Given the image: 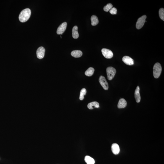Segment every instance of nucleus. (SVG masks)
I'll list each match as a JSON object with an SVG mask.
<instances>
[{
	"mask_svg": "<svg viewBox=\"0 0 164 164\" xmlns=\"http://www.w3.org/2000/svg\"><path fill=\"white\" fill-rule=\"evenodd\" d=\"M31 11L29 8L24 9L20 12L19 15V18L20 21L24 22L27 21L31 16Z\"/></svg>",
	"mask_w": 164,
	"mask_h": 164,
	"instance_id": "f257e3e1",
	"label": "nucleus"
},
{
	"mask_svg": "<svg viewBox=\"0 0 164 164\" xmlns=\"http://www.w3.org/2000/svg\"><path fill=\"white\" fill-rule=\"evenodd\" d=\"M162 72V67L160 63H157L153 67L154 76L156 78H158L160 76Z\"/></svg>",
	"mask_w": 164,
	"mask_h": 164,
	"instance_id": "f03ea898",
	"label": "nucleus"
},
{
	"mask_svg": "<svg viewBox=\"0 0 164 164\" xmlns=\"http://www.w3.org/2000/svg\"><path fill=\"white\" fill-rule=\"evenodd\" d=\"M116 72V70L114 67H108L107 69V72L108 79L112 80L114 77Z\"/></svg>",
	"mask_w": 164,
	"mask_h": 164,
	"instance_id": "7ed1b4c3",
	"label": "nucleus"
},
{
	"mask_svg": "<svg viewBox=\"0 0 164 164\" xmlns=\"http://www.w3.org/2000/svg\"><path fill=\"white\" fill-rule=\"evenodd\" d=\"M147 18L146 15H143L138 19L136 25V27L138 29L142 28L145 22L146 19Z\"/></svg>",
	"mask_w": 164,
	"mask_h": 164,
	"instance_id": "20e7f679",
	"label": "nucleus"
},
{
	"mask_svg": "<svg viewBox=\"0 0 164 164\" xmlns=\"http://www.w3.org/2000/svg\"><path fill=\"white\" fill-rule=\"evenodd\" d=\"M102 52L104 57L107 59H110L113 57V53L110 50L103 49L102 50Z\"/></svg>",
	"mask_w": 164,
	"mask_h": 164,
	"instance_id": "39448f33",
	"label": "nucleus"
},
{
	"mask_svg": "<svg viewBox=\"0 0 164 164\" xmlns=\"http://www.w3.org/2000/svg\"><path fill=\"white\" fill-rule=\"evenodd\" d=\"M99 83L103 88L105 90H108L109 88L108 84L104 77L101 76L99 79Z\"/></svg>",
	"mask_w": 164,
	"mask_h": 164,
	"instance_id": "423d86ee",
	"label": "nucleus"
},
{
	"mask_svg": "<svg viewBox=\"0 0 164 164\" xmlns=\"http://www.w3.org/2000/svg\"><path fill=\"white\" fill-rule=\"evenodd\" d=\"M45 51V50L42 46H41L38 48L37 51V55L38 58L42 59L44 58Z\"/></svg>",
	"mask_w": 164,
	"mask_h": 164,
	"instance_id": "0eeeda50",
	"label": "nucleus"
},
{
	"mask_svg": "<svg viewBox=\"0 0 164 164\" xmlns=\"http://www.w3.org/2000/svg\"><path fill=\"white\" fill-rule=\"evenodd\" d=\"M67 26V23L65 22H63L58 27L57 33L58 34H62L65 31Z\"/></svg>",
	"mask_w": 164,
	"mask_h": 164,
	"instance_id": "6e6552de",
	"label": "nucleus"
},
{
	"mask_svg": "<svg viewBox=\"0 0 164 164\" xmlns=\"http://www.w3.org/2000/svg\"><path fill=\"white\" fill-rule=\"evenodd\" d=\"M123 61L127 65H132L134 64V60L129 56H124L123 58Z\"/></svg>",
	"mask_w": 164,
	"mask_h": 164,
	"instance_id": "1a4fd4ad",
	"label": "nucleus"
},
{
	"mask_svg": "<svg viewBox=\"0 0 164 164\" xmlns=\"http://www.w3.org/2000/svg\"><path fill=\"white\" fill-rule=\"evenodd\" d=\"M111 148L112 153L115 155H117L119 153L120 148L118 144H116V143H114L112 144Z\"/></svg>",
	"mask_w": 164,
	"mask_h": 164,
	"instance_id": "9d476101",
	"label": "nucleus"
},
{
	"mask_svg": "<svg viewBox=\"0 0 164 164\" xmlns=\"http://www.w3.org/2000/svg\"><path fill=\"white\" fill-rule=\"evenodd\" d=\"M139 86H137L135 91L134 96L136 102L139 103L140 102L141 97L139 93Z\"/></svg>",
	"mask_w": 164,
	"mask_h": 164,
	"instance_id": "9b49d317",
	"label": "nucleus"
},
{
	"mask_svg": "<svg viewBox=\"0 0 164 164\" xmlns=\"http://www.w3.org/2000/svg\"><path fill=\"white\" fill-rule=\"evenodd\" d=\"M127 106V102L124 99H120L118 102V107L119 109L124 108Z\"/></svg>",
	"mask_w": 164,
	"mask_h": 164,
	"instance_id": "f8f14e48",
	"label": "nucleus"
},
{
	"mask_svg": "<svg viewBox=\"0 0 164 164\" xmlns=\"http://www.w3.org/2000/svg\"><path fill=\"white\" fill-rule=\"evenodd\" d=\"M87 107L89 109H92L94 108H99V104L97 102H93L88 104Z\"/></svg>",
	"mask_w": 164,
	"mask_h": 164,
	"instance_id": "ddd939ff",
	"label": "nucleus"
},
{
	"mask_svg": "<svg viewBox=\"0 0 164 164\" xmlns=\"http://www.w3.org/2000/svg\"><path fill=\"white\" fill-rule=\"evenodd\" d=\"M71 54L72 56L75 58L81 57L83 55V52L81 51L75 50L72 51Z\"/></svg>",
	"mask_w": 164,
	"mask_h": 164,
	"instance_id": "4468645a",
	"label": "nucleus"
},
{
	"mask_svg": "<svg viewBox=\"0 0 164 164\" xmlns=\"http://www.w3.org/2000/svg\"><path fill=\"white\" fill-rule=\"evenodd\" d=\"M78 27L76 26L74 27L72 30V35L74 38L77 39L78 38L79 34L78 31Z\"/></svg>",
	"mask_w": 164,
	"mask_h": 164,
	"instance_id": "2eb2a0df",
	"label": "nucleus"
},
{
	"mask_svg": "<svg viewBox=\"0 0 164 164\" xmlns=\"http://www.w3.org/2000/svg\"><path fill=\"white\" fill-rule=\"evenodd\" d=\"M91 25L93 26H95L99 23L98 19L96 16L93 15L91 17Z\"/></svg>",
	"mask_w": 164,
	"mask_h": 164,
	"instance_id": "dca6fc26",
	"label": "nucleus"
},
{
	"mask_svg": "<svg viewBox=\"0 0 164 164\" xmlns=\"http://www.w3.org/2000/svg\"><path fill=\"white\" fill-rule=\"evenodd\" d=\"M85 160L87 164H94L95 163L94 159L89 156H86L85 157Z\"/></svg>",
	"mask_w": 164,
	"mask_h": 164,
	"instance_id": "f3484780",
	"label": "nucleus"
},
{
	"mask_svg": "<svg viewBox=\"0 0 164 164\" xmlns=\"http://www.w3.org/2000/svg\"><path fill=\"white\" fill-rule=\"evenodd\" d=\"M94 69L93 67H90L85 72V74L87 76L90 77L92 76L94 73Z\"/></svg>",
	"mask_w": 164,
	"mask_h": 164,
	"instance_id": "a211bd4d",
	"label": "nucleus"
},
{
	"mask_svg": "<svg viewBox=\"0 0 164 164\" xmlns=\"http://www.w3.org/2000/svg\"><path fill=\"white\" fill-rule=\"evenodd\" d=\"M86 90L85 88H83L81 90L80 93L79 99L81 100H83L84 99V96L86 94Z\"/></svg>",
	"mask_w": 164,
	"mask_h": 164,
	"instance_id": "6ab92c4d",
	"label": "nucleus"
},
{
	"mask_svg": "<svg viewBox=\"0 0 164 164\" xmlns=\"http://www.w3.org/2000/svg\"><path fill=\"white\" fill-rule=\"evenodd\" d=\"M159 16L162 20H164V9L163 8H161L159 9Z\"/></svg>",
	"mask_w": 164,
	"mask_h": 164,
	"instance_id": "aec40b11",
	"label": "nucleus"
},
{
	"mask_svg": "<svg viewBox=\"0 0 164 164\" xmlns=\"http://www.w3.org/2000/svg\"><path fill=\"white\" fill-rule=\"evenodd\" d=\"M112 7H113V6H112V4H108L107 5L104 6L103 8L104 10L106 12H108L112 8Z\"/></svg>",
	"mask_w": 164,
	"mask_h": 164,
	"instance_id": "412c9836",
	"label": "nucleus"
},
{
	"mask_svg": "<svg viewBox=\"0 0 164 164\" xmlns=\"http://www.w3.org/2000/svg\"><path fill=\"white\" fill-rule=\"evenodd\" d=\"M109 12L112 15L116 14L117 10L116 8L115 7L112 8L111 9L109 10Z\"/></svg>",
	"mask_w": 164,
	"mask_h": 164,
	"instance_id": "4be33fe9",
	"label": "nucleus"
}]
</instances>
